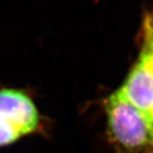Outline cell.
I'll use <instances>...</instances> for the list:
<instances>
[{
	"label": "cell",
	"mask_w": 153,
	"mask_h": 153,
	"mask_svg": "<svg viewBox=\"0 0 153 153\" xmlns=\"http://www.w3.org/2000/svg\"><path fill=\"white\" fill-rule=\"evenodd\" d=\"M143 48L140 53V58L147 63L153 71V39L143 36Z\"/></svg>",
	"instance_id": "277c9868"
},
{
	"label": "cell",
	"mask_w": 153,
	"mask_h": 153,
	"mask_svg": "<svg viewBox=\"0 0 153 153\" xmlns=\"http://www.w3.org/2000/svg\"><path fill=\"white\" fill-rule=\"evenodd\" d=\"M117 92L136 108L149 114L153 106V71L140 57Z\"/></svg>",
	"instance_id": "3957f363"
},
{
	"label": "cell",
	"mask_w": 153,
	"mask_h": 153,
	"mask_svg": "<svg viewBox=\"0 0 153 153\" xmlns=\"http://www.w3.org/2000/svg\"><path fill=\"white\" fill-rule=\"evenodd\" d=\"M149 116H150V117H151V119H152V124H153V106L152 110H151V111L149 112Z\"/></svg>",
	"instance_id": "8992f818"
},
{
	"label": "cell",
	"mask_w": 153,
	"mask_h": 153,
	"mask_svg": "<svg viewBox=\"0 0 153 153\" xmlns=\"http://www.w3.org/2000/svg\"><path fill=\"white\" fill-rule=\"evenodd\" d=\"M41 117L27 94L16 88L0 89V146L39 131Z\"/></svg>",
	"instance_id": "7a4b0ae2"
},
{
	"label": "cell",
	"mask_w": 153,
	"mask_h": 153,
	"mask_svg": "<svg viewBox=\"0 0 153 153\" xmlns=\"http://www.w3.org/2000/svg\"><path fill=\"white\" fill-rule=\"evenodd\" d=\"M106 131L116 153H153V124L150 116L117 91L105 101Z\"/></svg>",
	"instance_id": "6da1fadb"
},
{
	"label": "cell",
	"mask_w": 153,
	"mask_h": 153,
	"mask_svg": "<svg viewBox=\"0 0 153 153\" xmlns=\"http://www.w3.org/2000/svg\"><path fill=\"white\" fill-rule=\"evenodd\" d=\"M143 36L153 39V10L145 18L143 23Z\"/></svg>",
	"instance_id": "5b68a950"
}]
</instances>
